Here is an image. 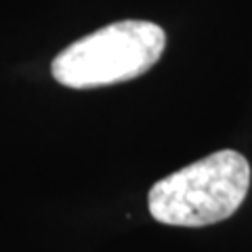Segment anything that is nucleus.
<instances>
[{
	"mask_svg": "<svg viewBox=\"0 0 252 252\" xmlns=\"http://www.w3.org/2000/svg\"><path fill=\"white\" fill-rule=\"evenodd\" d=\"M250 185V164L240 152L220 149L149 189L147 206L158 223L206 227L229 219Z\"/></svg>",
	"mask_w": 252,
	"mask_h": 252,
	"instance_id": "obj_1",
	"label": "nucleus"
},
{
	"mask_svg": "<svg viewBox=\"0 0 252 252\" xmlns=\"http://www.w3.org/2000/svg\"><path fill=\"white\" fill-rule=\"evenodd\" d=\"M166 49V34L154 21L124 19L65 46L51 72L67 89H99L149 72Z\"/></svg>",
	"mask_w": 252,
	"mask_h": 252,
	"instance_id": "obj_2",
	"label": "nucleus"
}]
</instances>
